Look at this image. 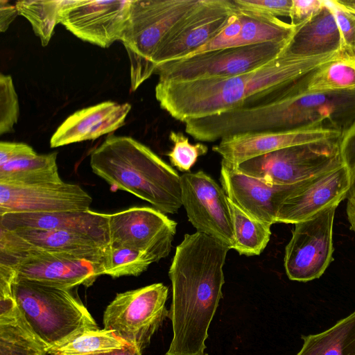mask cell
Returning a JSON list of instances; mask_svg holds the SVG:
<instances>
[{
  "mask_svg": "<svg viewBox=\"0 0 355 355\" xmlns=\"http://www.w3.org/2000/svg\"><path fill=\"white\" fill-rule=\"evenodd\" d=\"M304 80L310 92L355 93V55L342 54Z\"/></svg>",
  "mask_w": 355,
  "mask_h": 355,
  "instance_id": "obj_28",
  "label": "cell"
},
{
  "mask_svg": "<svg viewBox=\"0 0 355 355\" xmlns=\"http://www.w3.org/2000/svg\"><path fill=\"white\" fill-rule=\"evenodd\" d=\"M130 346L112 330L97 329L79 334L71 340L49 350V354L66 355H98Z\"/></svg>",
  "mask_w": 355,
  "mask_h": 355,
  "instance_id": "obj_31",
  "label": "cell"
},
{
  "mask_svg": "<svg viewBox=\"0 0 355 355\" xmlns=\"http://www.w3.org/2000/svg\"><path fill=\"white\" fill-rule=\"evenodd\" d=\"M344 165L339 139L293 146L235 166L243 174L277 185H291Z\"/></svg>",
  "mask_w": 355,
  "mask_h": 355,
  "instance_id": "obj_8",
  "label": "cell"
},
{
  "mask_svg": "<svg viewBox=\"0 0 355 355\" xmlns=\"http://www.w3.org/2000/svg\"><path fill=\"white\" fill-rule=\"evenodd\" d=\"M153 262L152 258L143 251L108 246L104 261V275L113 278L139 276Z\"/></svg>",
  "mask_w": 355,
  "mask_h": 355,
  "instance_id": "obj_32",
  "label": "cell"
},
{
  "mask_svg": "<svg viewBox=\"0 0 355 355\" xmlns=\"http://www.w3.org/2000/svg\"><path fill=\"white\" fill-rule=\"evenodd\" d=\"M131 110L128 103L105 101L81 109L68 116L50 140L51 148L94 140L123 126Z\"/></svg>",
  "mask_w": 355,
  "mask_h": 355,
  "instance_id": "obj_21",
  "label": "cell"
},
{
  "mask_svg": "<svg viewBox=\"0 0 355 355\" xmlns=\"http://www.w3.org/2000/svg\"><path fill=\"white\" fill-rule=\"evenodd\" d=\"M345 8L355 13V0H338Z\"/></svg>",
  "mask_w": 355,
  "mask_h": 355,
  "instance_id": "obj_44",
  "label": "cell"
},
{
  "mask_svg": "<svg viewBox=\"0 0 355 355\" xmlns=\"http://www.w3.org/2000/svg\"><path fill=\"white\" fill-rule=\"evenodd\" d=\"M92 172L164 214L182 207L180 176L151 149L130 137L111 135L90 154Z\"/></svg>",
  "mask_w": 355,
  "mask_h": 355,
  "instance_id": "obj_4",
  "label": "cell"
},
{
  "mask_svg": "<svg viewBox=\"0 0 355 355\" xmlns=\"http://www.w3.org/2000/svg\"><path fill=\"white\" fill-rule=\"evenodd\" d=\"M305 76L270 100L216 115L218 135L311 127L343 132L355 121V93L310 92L305 89Z\"/></svg>",
  "mask_w": 355,
  "mask_h": 355,
  "instance_id": "obj_3",
  "label": "cell"
},
{
  "mask_svg": "<svg viewBox=\"0 0 355 355\" xmlns=\"http://www.w3.org/2000/svg\"><path fill=\"white\" fill-rule=\"evenodd\" d=\"M0 226L18 231H69L110 244L108 214L92 210L53 213H10L0 216Z\"/></svg>",
  "mask_w": 355,
  "mask_h": 355,
  "instance_id": "obj_20",
  "label": "cell"
},
{
  "mask_svg": "<svg viewBox=\"0 0 355 355\" xmlns=\"http://www.w3.org/2000/svg\"><path fill=\"white\" fill-rule=\"evenodd\" d=\"M346 212L350 229L355 232V205L347 203Z\"/></svg>",
  "mask_w": 355,
  "mask_h": 355,
  "instance_id": "obj_43",
  "label": "cell"
},
{
  "mask_svg": "<svg viewBox=\"0 0 355 355\" xmlns=\"http://www.w3.org/2000/svg\"><path fill=\"white\" fill-rule=\"evenodd\" d=\"M131 0L70 1L60 24L79 39L108 48L121 41L130 13Z\"/></svg>",
  "mask_w": 355,
  "mask_h": 355,
  "instance_id": "obj_15",
  "label": "cell"
},
{
  "mask_svg": "<svg viewBox=\"0 0 355 355\" xmlns=\"http://www.w3.org/2000/svg\"><path fill=\"white\" fill-rule=\"evenodd\" d=\"M69 0L18 1L15 6L32 26L35 34L46 46L53 34L55 26L60 23L62 13Z\"/></svg>",
  "mask_w": 355,
  "mask_h": 355,
  "instance_id": "obj_30",
  "label": "cell"
},
{
  "mask_svg": "<svg viewBox=\"0 0 355 355\" xmlns=\"http://www.w3.org/2000/svg\"><path fill=\"white\" fill-rule=\"evenodd\" d=\"M302 338L296 355H355V311L328 329Z\"/></svg>",
  "mask_w": 355,
  "mask_h": 355,
  "instance_id": "obj_25",
  "label": "cell"
},
{
  "mask_svg": "<svg viewBox=\"0 0 355 355\" xmlns=\"http://www.w3.org/2000/svg\"><path fill=\"white\" fill-rule=\"evenodd\" d=\"M14 232V231H12ZM18 236L56 256L104 264L109 245L92 236L69 231H18Z\"/></svg>",
  "mask_w": 355,
  "mask_h": 355,
  "instance_id": "obj_24",
  "label": "cell"
},
{
  "mask_svg": "<svg viewBox=\"0 0 355 355\" xmlns=\"http://www.w3.org/2000/svg\"><path fill=\"white\" fill-rule=\"evenodd\" d=\"M324 6L323 0H292L290 16L292 24L309 21Z\"/></svg>",
  "mask_w": 355,
  "mask_h": 355,
  "instance_id": "obj_39",
  "label": "cell"
},
{
  "mask_svg": "<svg viewBox=\"0 0 355 355\" xmlns=\"http://www.w3.org/2000/svg\"><path fill=\"white\" fill-rule=\"evenodd\" d=\"M331 10L340 33L343 54L355 55V13L345 8L338 0H324Z\"/></svg>",
  "mask_w": 355,
  "mask_h": 355,
  "instance_id": "obj_35",
  "label": "cell"
},
{
  "mask_svg": "<svg viewBox=\"0 0 355 355\" xmlns=\"http://www.w3.org/2000/svg\"><path fill=\"white\" fill-rule=\"evenodd\" d=\"M107 354H98V355H107ZM50 355H66V354H59V353H52V354H50Z\"/></svg>",
  "mask_w": 355,
  "mask_h": 355,
  "instance_id": "obj_45",
  "label": "cell"
},
{
  "mask_svg": "<svg viewBox=\"0 0 355 355\" xmlns=\"http://www.w3.org/2000/svg\"><path fill=\"white\" fill-rule=\"evenodd\" d=\"M37 153L29 145L20 142H0V166L8 162L24 157H32Z\"/></svg>",
  "mask_w": 355,
  "mask_h": 355,
  "instance_id": "obj_40",
  "label": "cell"
},
{
  "mask_svg": "<svg viewBox=\"0 0 355 355\" xmlns=\"http://www.w3.org/2000/svg\"><path fill=\"white\" fill-rule=\"evenodd\" d=\"M92 198L78 184L48 182L0 183V216L10 213H53L89 210Z\"/></svg>",
  "mask_w": 355,
  "mask_h": 355,
  "instance_id": "obj_16",
  "label": "cell"
},
{
  "mask_svg": "<svg viewBox=\"0 0 355 355\" xmlns=\"http://www.w3.org/2000/svg\"><path fill=\"white\" fill-rule=\"evenodd\" d=\"M168 293L167 286L156 283L117 293L104 311V328L142 352L168 316Z\"/></svg>",
  "mask_w": 355,
  "mask_h": 355,
  "instance_id": "obj_10",
  "label": "cell"
},
{
  "mask_svg": "<svg viewBox=\"0 0 355 355\" xmlns=\"http://www.w3.org/2000/svg\"><path fill=\"white\" fill-rule=\"evenodd\" d=\"M19 101L11 76L0 74V135L8 133L17 123Z\"/></svg>",
  "mask_w": 355,
  "mask_h": 355,
  "instance_id": "obj_34",
  "label": "cell"
},
{
  "mask_svg": "<svg viewBox=\"0 0 355 355\" xmlns=\"http://www.w3.org/2000/svg\"><path fill=\"white\" fill-rule=\"evenodd\" d=\"M56 152L24 157L0 166V183L35 184L62 182Z\"/></svg>",
  "mask_w": 355,
  "mask_h": 355,
  "instance_id": "obj_26",
  "label": "cell"
},
{
  "mask_svg": "<svg viewBox=\"0 0 355 355\" xmlns=\"http://www.w3.org/2000/svg\"><path fill=\"white\" fill-rule=\"evenodd\" d=\"M342 132L327 127L279 131L252 132L223 138L212 150L226 162L237 166L252 158L282 148L340 139Z\"/></svg>",
  "mask_w": 355,
  "mask_h": 355,
  "instance_id": "obj_17",
  "label": "cell"
},
{
  "mask_svg": "<svg viewBox=\"0 0 355 355\" xmlns=\"http://www.w3.org/2000/svg\"><path fill=\"white\" fill-rule=\"evenodd\" d=\"M241 29V22L238 15L236 7L235 12L233 14L227 26L210 42L200 47L187 57L209 51L234 47V44L239 36Z\"/></svg>",
  "mask_w": 355,
  "mask_h": 355,
  "instance_id": "obj_38",
  "label": "cell"
},
{
  "mask_svg": "<svg viewBox=\"0 0 355 355\" xmlns=\"http://www.w3.org/2000/svg\"><path fill=\"white\" fill-rule=\"evenodd\" d=\"M169 139L173 144L167 154L171 164L182 172L189 171L200 156L207 154L208 147L202 144H192L181 132L171 131Z\"/></svg>",
  "mask_w": 355,
  "mask_h": 355,
  "instance_id": "obj_33",
  "label": "cell"
},
{
  "mask_svg": "<svg viewBox=\"0 0 355 355\" xmlns=\"http://www.w3.org/2000/svg\"><path fill=\"white\" fill-rule=\"evenodd\" d=\"M108 225L110 247L141 250L157 262L171 252L177 223L156 209L133 207L108 214Z\"/></svg>",
  "mask_w": 355,
  "mask_h": 355,
  "instance_id": "obj_12",
  "label": "cell"
},
{
  "mask_svg": "<svg viewBox=\"0 0 355 355\" xmlns=\"http://www.w3.org/2000/svg\"><path fill=\"white\" fill-rule=\"evenodd\" d=\"M240 9L272 17L290 16L292 0H233Z\"/></svg>",
  "mask_w": 355,
  "mask_h": 355,
  "instance_id": "obj_37",
  "label": "cell"
},
{
  "mask_svg": "<svg viewBox=\"0 0 355 355\" xmlns=\"http://www.w3.org/2000/svg\"><path fill=\"white\" fill-rule=\"evenodd\" d=\"M236 11L241 22V29L234 47L288 42L297 27V25L286 23L276 17L257 14L237 7Z\"/></svg>",
  "mask_w": 355,
  "mask_h": 355,
  "instance_id": "obj_27",
  "label": "cell"
},
{
  "mask_svg": "<svg viewBox=\"0 0 355 355\" xmlns=\"http://www.w3.org/2000/svg\"><path fill=\"white\" fill-rule=\"evenodd\" d=\"M235 10L233 0H200L154 58L155 71L159 65L185 58L210 42L227 26Z\"/></svg>",
  "mask_w": 355,
  "mask_h": 355,
  "instance_id": "obj_14",
  "label": "cell"
},
{
  "mask_svg": "<svg viewBox=\"0 0 355 355\" xmlns=\"http://www.w3.org/2000/svg\"><path fill=\"white\" fill-rule=\"evenodd\" d=\"M341 158L350 175L347 203L355 205V121L345 130L339 139Z\"/></svg>",
  "mask_w": 355,
  "mask_h": 355,
  "instance_id": "obj_36",
  "label": "cell"
},
{
  "mask_svg": "<svg viewBox=\"0 0 355 355\" xmlns=\"http://www.w3.org/2000/svg\"><path fill=\"white\" fill-rule=\"evenodd\" d=\"M181 202L197 230L234 248V237L227 196L223 187L202 171L180 175Z\"/></svg>",
  "mask_w": 355,
  "mask_h": 355,
  "instance_id": "obj_13",
  "label": "cell"
},
{
  "mask_svg": "<svg viewBox=\"0 0 355 355\" xmlns=\"http://www.w3.org/2000/svg\"><path fill=\"white\" fill-rule=\"evenodd\" d=\"M338 206L331 205L294 224L284 259L291 280L306 282L318 279L333 261V227Z\"/></svg>",
  "mask_w": 355,
  "mask_h": 355,
  "instance_id": "obj_11",
  "label": "cell"
},
{
  "mask_svg": "<svg viewBox=\"0 0 355 355\" xmlns=\"http://www.w3.org/2000/svg\"><path fill=\"white\" fill-rule=\"evenodd\" d=\"M107 355H141V352L132 345L108 353Z\"/></svg>",
  "mask_w": 355,
  "mask_h": 355,
  "instance_id": "obj_42",
  "label": "cell"
},
{
  "mask_svg": "<svg viewBox=\"0 0 355 355\" xmlns=\"http://www.w3.org/2000/svg\"><path fill=\"white\" fill-rule=\"evenodd\" d=\"M230 248L203 233L186 234L168 276L173 336L165 355H207L208 329L223 297V266Z\"/></svg>",
  "mask_w": 355,
  "mask_h": 355,
  "instance_id": "obj_2",
  "label": "cell"
},
{
  "mask_svg": "<svg viewBox=\"0 0 355 355\" xmlns=\"http://www.w3.org/2000/svg\"><path fill=\"white\" fill-rule=\"evenodd\" d=\"M350 175L345 165L302 182L280 205L277 223L295 224L347 198Z\"/></svg>",
  "mask_w": 355,
  "mask_h": 355,
  "instance_id": "obj_19",
  "label": "cell"
},
{
  "mask_svg": "<svg viewBox=\"0 0 355 355\" xmlns=\"http://www.w3.org/2000/svg\"><path fill=\"white\" fill-rule=\"evenodd\" d=\"M19 15L17 8L8 1L0 0V31L5 32L11 22Z\"/></svg>",
  "mask_w": 355,
  "mask_h": 355,
  "instance_id": "obj_41",
  "label": "cell"
},
{
  "mask_svg": "<svg viewBox=\"0 0 355 355\" xmlns=\"http://www.w3.org/2000/svg\"><path fill=\"white\" fill-rule=\"evenodd\" d=\"M200 0H131L121 40L130 64V90L155 74L153 60L173 31Z\"/></svg>",
  "mask_w": 355,
  "mask_h": 355,
  "instance_id": "obj_6",
  "label": "cell"
},
{
  "mask_svg": "<svg viewBox=\"0 0 355 355\" xmlns=\"http://www.w3.org/2000/svg\"><path fill=\"white\" fill-rule=\"evenodd\" d=\"M342 53L297 57L284 53L248 72L187 81L158 80L155 94L160 107L186 121L252 106L335 60Z\"/></svg>",
  "mask_w": 355,
  "mask_h": 355,
  "instance_id": "obj_1",
  "label": "cell"
},
{
  "mask_svg": "<svg viewBox=\"0 0 355 355\" xmlns=\"http://www.w3.org/2000/svg\"><path fill=\"white\" fill-rule=\"evenodd\" d=\"M289 42V41H288ZM288 42H272L209 51L159 65L160 81L229 77L254 70L279 57Z\"/></svg>",
  "mask_w": 355,
  "mask_h": 355,
  "instance_id": "obj_9",
  "label": "cell"
},
{
  "mask_svg": "<svg viewBox=\"0 0 355 355\" xmlns=\"http://www.w3.org/2000/svg\"><path fill=\"white\" fill-rule=\"evenodd\" d=\"M296 25V31L284 53L297 57H315L342 53L340 33L334 15L324 2L320 11L311 19Z\"/></svg>",
  "mask_w": 355,
  "mask_h": 355,
  "instance_id": "obj_23",
  "label": "cell"
},
{
  "mask_svg": "<svg viewBox=\"0 0 355 355\" xmlns=\"http://www.w3.org/2000/svg\"><path fill=\"white\" fill-rule=\"evenodd\" d=\"M13 292L18 306L49 352L80 334L98 329L72 288L17 277Z\"/></svg>",
  "mask_w": 355,
  "mask_h": 355,
  "instance_id": "obj_5",
  "label": "cell"
},
{
  "mask_svg": "<svg viewBox=\"0 0 355 355\" xmlns=\"http://www.w3.org/2000/svg\"><path fill=\"white\" fill-rule=\"evenodd\" d=\"M220 181L227 198L248 216L270 225L277 223L282 203L302 182L291 185L270 184L242 173L223 159Z\"/></svg>",
  "mask_w": 355,
  "mask_h": 355,
  "instance_id": "obj_18",
  "label": "cell"
},
{
  "mask_svg": "<svg viewBox=\"0 0 355 355\" xmlns=\"http://www.w3.org/2000/svg\"><path fill=\"white\" fill-rule=\"evenodd\" d=\"M0 263L17 277L67 288L92 286L104 275V264L56 256L0 227Z\"/></svg>",
  "mask_w": 355,
  "mask_h": 355,
  "instance_id": "obj_7",
  "label": "cell"
},
{
  "mask_svg": "<svg viewBox=\"0 0 355 355\" xmlns=\"http://www.w3.org/2000/svg\"><path fill=\"white\" fill-rule=\"evenodd\" d=\"M233 227L234 248L240 255L260 254L271 236V225L245 214L227 198Z\"/></svg>",
  "mask_w": 355,
  "mask_h": 355,
  "instance_id": "obj_29",
  "label": "cell"
},
{
  "mask_svg": "<svg viewBox=\"0 0 355 355\" xmlns=\"http://www.w3.org/2000/svg\"><path fill=\"white\" fill-rule=\"evenodd\" d=\"M48 354V347L35 333L18 306L13 286H1L0 355Z\"/></svg>",
  "mask_w": 355,
  "mask_h": 355,
  "instance_id": "obj_22",
  "label": "cell"
}]
</instances>
